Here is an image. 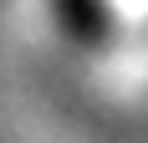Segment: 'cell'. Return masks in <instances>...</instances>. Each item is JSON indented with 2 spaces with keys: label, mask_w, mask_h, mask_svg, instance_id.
Segmentation results:
<instances>
[{
  "label": "cell",
  "mask_w": 148,
  "mask_h": 143,
  "mask_svg": "<svg viewBox=\"0 0 148 143\" xmlns=\"http://www.w3.org/2000/svg\"><path fill=\"white\" fill-rule=\"evenodd\" d=\"M102 82L112 87V92H123V97H143L148 92V31H133V36L107 56Z\"/></svg>",
  "instance_id": "cell-1"
},
{
  "label": "cell",
  "mask_w": 148,
  "mask_h": 143,
  "mask_svg": "<svg viewBox=\"0 0 148 143\" xmlns=\"http://www.w3.org/2000/svg\"><path fill=\"white\" fill-rule=\"evenodd\" d=\"M102 5L118 15L123 26H138V31L148 26V0H102Z\"/></svg>",
  "instance_id": "cell-2"
}]
</instances>
